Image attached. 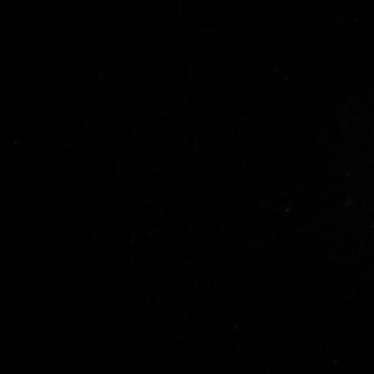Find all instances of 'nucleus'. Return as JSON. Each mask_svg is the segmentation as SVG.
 I'll list each match as a JSON object with an SVG mask.
<instances>
[]
</instances>
